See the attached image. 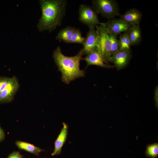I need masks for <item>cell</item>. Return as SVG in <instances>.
Masks as SVG:
<instances>
[{
  "label": "cell",
  "mask_w": 158,
  "mask_h": 158,
  "mask_svg": "<svg viewBox=\"0 0 158 158\" xmlns=\"http://www.w3.org/2000/svg\"><path fill=\"white\" fill-rule=\"evenodd\" d=\"M23 157L19 152L14 151L10 154L7 158H22Z\"/></svg>",
  "instance_id": "44dd1931"
},
{
  "label": "cell",
  "mask_w": 158,
  "mask_h": 158,
  "mask_svg": "<svg viewBox=\"0 0 158 158\" xmlns=\"http://www.w3.org/2000/svg\"><path fill=\"white\" fill-rule=\"evenodd\" d=\"M15 144L19 149L38 156L40 153L44 150L33 144L21 141H17Z\"/></svg>",
  "instance_id": "5bb4252c"
},
{
  "label": "cell",
  "mask_w": 158,
  "mask_h": 158,
  "mask_svg": "<svg viewBox=\"0 0 158 158\" xmlns=\"http://www.w3.org/2000/svg\"><path fill=\"white\" fill-rule=\"evenodd\" d=\"M104 23L109 33L116 37L122 32L128 31L133 26L119 18L109 19Z\"/></svg>",
  "instance_id": "8992f818"
},
{
  "label": "cell",
  "mask_w": 158,
  "mask_h": 158,
  "mask_svg": "<svg viewBox=\"0 0 158 158\" xmlns=\"http://www.w3.org/2000/svg\"><path fill=\"white\" fill-rule=\"evenodd\" d=\"M84 54L82 49L77 55L73 56H66L58 46L54 51L53 57L59 70L62 74V81L66 84L75 79L85 76V71L80 68V62Z\"/></svg>",
  "instance_id": "7a4b0ae2"
},
{
  "label": "cell",
  "mask_w": 158,
  "mask_h": 158,
  "mask_svg": "<svg viewBox=\"0 0 158 158\" xmlns=\"http://www.w3.org/2000/svg\"><path fill=\"white\" fill-rule=\"evenodd\" d=\"M63 127L54 142V149L51 153L52 156L60 154L62 148L66 140L68 134V126L65 123H63Z\"/></svg>",
  "instance_id": "7c38bea8"
},
{
  "label": "cell",
  "mask_w": 158,
  "mask_h": 158,
  "mask_svg": "<svg viewBox=\"0 0 158 158\" xmlns=\"http://www.w3.org/2000/svg\"><path fill=\"white\" fill-rule=\"evenodd\" d=\"M154 99L155 102V106L158 108V87L156 86L154 90Z\"/></svg>",
  "instance_id": "7402d4cb"
},
{
  "label": "cell",
  "mask_w": 158,
  "mask_h": 158,
  "mask_svg": "<svg viewBox=\"0 0 158 158\" xmlns=\"http://www.w3.org/2000/svg\"><path fill=\"white\" fill-rule=\"evenodd\" d=\"M95 27L97 33L95 50L106 64L109 61L111 56V42L108 31L104 23L96 25Z\"/></svg>",
  "instance_id": "3957f363"
},
{
  "label": "cell",
  "mask_w": 158,
  "mask_h": 158,
  "mask_svg": "<svg viewBox=\"0 0 158 158\" xmlns=\"http://www.w3.org/2000/svg\"><path fill=\"white\" fill-rule=\"evenodd\" d=\"M111 44V56H112L118 49L119 41L116 37L109 33Z\"/></svg>",
  "instance_id": "d6986e66"
},
{
  "label": "cell",
  "mask_w": 158,
  "mask_h": 158,
  "mask_svg": "<svg viewBox=\"0 0 158 158\" xmlns=\"http://www.w3.org/2000/svg\"><path fill=\"white\" fill-rule=\"evenodd\" d=\"M131 56V50H119L111 57L109 61L114 63L117 70H120L129 63Z\"/></svg>",
  "instance_id": "52a82bcc"
},
{
  "label": "cell",
  "mask_w": 158,
  "mask_h": 158,
  "mask_svg": "<svg viewBox=\"0 0 158 158\" xmlns=\"http://www.w3.org/2000/svg\"><path fill=\"white\" fill-rule=\"evenodd\" d=\"M4 132L0 126V142L3 141L5 138Z\"/></svg>",
  "instance_id": "603a6c76"
},
{
  "label": "cell",
  "mask_w": 158,
  "mask_h": 158,
  "mask_svg": "<svg viewBox=\"0 0 158 158\" xmlns=\"http://www.w3.org/2000/svg\"><path fill=\"white\" fill-rule=\"evenodd\" d=\"M118 41L119 50H131L129 31L120 34Z\"/></svg>",
  "instance_id": "2e32d148"
},
{
  "label": "cell",
  "mask_w": 158,
  "mask_h": 158,
  "mask_svg": "<svg viewBox=\"0 0 158 158\" xmlns=\"http://www.w3.org/2000/svg\"><path fill=\"white\" fill-rule=\"evenodd\" d=\"M142 14L138 10L132 8L128 10L123 14L120 16V19L132 25H139Z\"/></svg>",
  "instance_id": "30bf717a"
},
{
  "label": "cell",
  "mask_w": 158,
  "mask_h": 158,
  "mask_svg": "<svg viewBox=\"0 0 158 158\" xmlns=\"http://www.w3.org/2000/svg\"><path fill=\"white\" fill-rule=\"evenodd\" d=\"M92 8L97 13L104 17L111 19L119 15L118 4L114 0H93Z\"/></svg>",
  "instance_id": "277c9868"
},
{
  "label": "cell",
  "mask_w": 158,
  "mask_h": 158,
  "mask_svg": "<svg viewBox=\"0 0 158 158\" xmlns=\"http://www.w3.org/2000/svg\"><path fill=\"white\" fill-rule=\"evenodd\" d=\"M42 16L37 27L42 32H51L61 25L65 15L67 1L66 0H40Z\"/></svg>",
  "instance_id": "6da1fadb"
},
{
  "label": "cell",
  "mask_w": 158,
  "mask_h": 158,
  "mask_svg": "<svg viewBox=\"0 0 158 158\" xmlns=\"http://www.w3.org/2000/svg\"><path fill=\"white\" fill-rule=\"evenodd\" d=\"M82 60L86 62V68L92 65H94L104 68H113L114 66L105 63L102 57L96 50L94 51L87 55Z\"/></svg>",
  "instance_id": "8fae6325"
},
{
  "label": "cell",
  "mask_w": 158,
  "mask_h": 158,
  "mask_svg": "<svg viewBox=\"0 0 158 158\" xmlns=\"http://www.w3.org/2000/svg\"><path fill=\"white\" fill-rule=\"evenodd\" d=\"M11 80V78L0 76V92L6 87Z\"/></svg>",
  "instance_id": "ffe728a7"
},
{
  "label": "cell",
  "mask_w": 158,
  "mask_h": 158,
  "mask_svg": "<svg viewBox=\"0 0 158 158\" xmlns=\"http://www.w3.org/2000/svg\"><path fill=\"white\" fill-rule=\"evenodd\" d=\"M19 84L16 76L11 77V80L6 87L0 92V104L11 102L18 91Z\"/></svg>",
  "instance_id": "ba28073f"
},
{
  "label": "cell",
  "mask_w": 158,
  "mask_h": 158,
  "mask_svg": "<svg viewBox=\"0 0 158 158\" xmlns=\"http://www.w3.org/2000/svg\"><path fill=\"white\" fill-rule=\"evenodd\" d=\"M96 38L97 33L95 27L89 28L82 49L84 55H87L95 50Z\"/></svg>",
  "instance_id": "9c48e42d"
},
{
  "label": "cell",
  "mask_w": 158,
  "mask_h": 158,
  "mask_svg": "<svg viewBox=\"0 0 158 158\" xmlns=\"http://www.w3.org/2000/svg\"><path fill=\"white\" fill-rule=\"evenodd\" d=\"M85 40V38L82 36L81 32L78 28L74 29L70 43H78L83 44Z\"/></svg>",
  "instance_id": "ac0fdd59"
},
{
  "label": "cell",
  "mask_w": 158,
  "mask_h": 158,
  "mask_svg": "<svg viewBox=\"0 0 158 158\" xmlns=\"http://www.w3.org/2000/svg\"><path fill=\"white\" fill-rule=\"evenodd\" d=\"M131 46H136L141 43L142 31L139 25H133L129 31Z\"/></svg>",
  "instance_id": "4fadbf2b"
},
{
  "label": "cell",
  "mask_w": 158,
  "mask_h": 158,
  "mask_svg": "<svg viewBox=\"0 0 158 158\" xmlns=\"http://www.w3.org/2000/svg\"><path fill=\"white\" fill-rule=\"evenodd\" d=\"M78 13L79 20L89 28L95 27L101 23L95 10L89 5L81 4L79 6Z\"/></svg>",
  "instance_id": "5b68a950"
},
{
  "label": "cell",
  "mask_w": 158,
  "mask_h": 158,
  "mask_svg": "<svg viewBox=\"0 0 158 158\" xmlns=\"http://www.w3.org/2000/svg\"><path fill=\"white\" fill-rule=\"evenodd\" d=\"M75 29L73 27L68 26L60 30L56 37V40H61L64 42L70 43V40Z\"/></svg>",
  "instance_id": "9a60e30c"
},
{
  "label": "cell",
  "mask_w": 158,
  "mask_h": 158,
  "mask_svg": "<svg viewBox=\"0 0 158 158\" xmlns=\"http://www.w3.org/2000/svg\"><path fill=\"white\" fill-rule=\"evenodd\" d=\"M146 156L150 158H157L158 156V143H154L148 145L145 151Z\"/></svg>",
  "instance_id": "e0dca14e"
}]
</instances>
